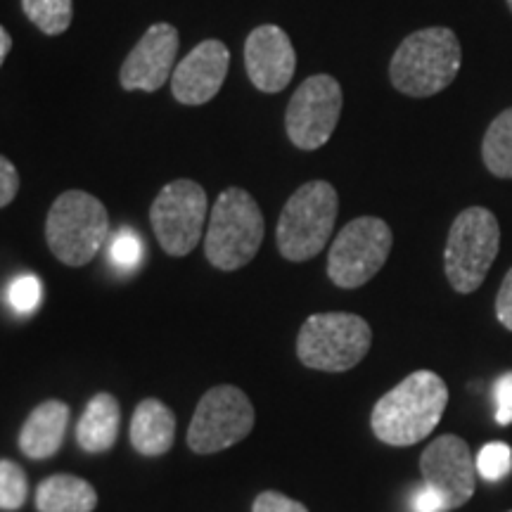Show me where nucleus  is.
Returning a JSON list of instances; mask_svg holds the SVG:
<instances>
[{"mask_svg":"<svg viewBox=\"0 0 512 512\" xmlns=\"http://www.w3.org/2000/svg\"><path fill=\"white\" fill-rule=\"evenodd\" d=\"M230 50L226 43L209 38L195 46L171 74V93L183 105H207L221 91L228 76Z\"/></svg>","mask_w":512,"mask_h":512,"instance_id":"nucleus-14","label":"nucleus"},{"mask_svg":"<svg viewBox=\"0 0 512 512\" xmlns=\"http://www.w3.org/2000/svg\"><path fill=\"white\" fill-rule=\"evenodd\" d=\"M373 330L354 313H316L306 318L297 337V356L306 368L344 373L366 358Z\"/></svg>","mask_w":512,"mask_h":512,"instance_id":"nucleus-6","label":"nucleus"},{"mask_svg":"<svg viewBox=\"0 0 512 512\" xmlns=\"http://www.w3.org/2000/svg\"><path fill=\"white\" fill-rule=\"evenodd\" d=\"M252 512H309V510H306L304 503L292 501V498L278 494V491H264V494H259V498L254 501Z\"/></svg>","mask_w":512,"mask_h":512,"instance_id":"nucleus-27","label":"nucleus"},{"mask_svg":"<svg viewBox=\"0 0 512 512\" xmlns=\"http://www.w3.org/2000/svg\"><path fill=\"white\" fill-rule=\"evenodd\" d=\"M178 55V29L152 24L121 64L119 83L126 91L155 93L171 79Z\"/></svg>","mask_w":512,"mask_h":512,"instance_id":"nucleus-13","label":"nucleus"},{"mask_svg":"<svg viewBox=\"0 0 512 512\" xmlns=\"http://www.w3.org/2000/svg\"><path fill=\"white\" fill-rule=\"evenodd\" d=\"M98 494L93 484L74 475H53L36 489L38 512H93Z\"/></svg>","mask_w":512,"mask_h":512,"instance_id":"nucleus-19","label":"nucleus"},{"mask_svg":"<svg viewBox=\"0 0 512 512\" xmlns=\"http://www.w3.org/2000/svg\"><path fill=\"white\" fill-rule=\"evenodd\" d=\"M510 512H512V510H510Z\"/></svg>","mask_w":512,"mask_h":512,"instance_id":"nucleus-33","label":"nucleus"},{"mask_svg":"<svg viewBox=\"0 0 512 512\" xmlns=\"http://www.w3.org/2000/svg\"><path fill=\"white\" fill-rule=\"evenodd\" d=\"M463 50L451 29L430 27L403 38L389 64L394 88L408 98H432L460 72Z\"/></svg>","mask_w":512,"mask_h":512,"instance_id":"nucleus-2","label":"nucleus"},{"mask_svg":"<svg viewBox=\"0 0 512 512\" xmlns=\"http://www.w3.org/2000/svg\"><path fill=\"white\" fill-rule=\"evenodd\" d=\"M392 228L375 216H361L339 230L328 254V275L342 290H356L373 280L392 252Z\"/></svg>","mask_w":512,"mask_h":512,"instance_id":"nucleus-8","label":"nucleus"},{"mask_svg":"<svg viewBox=\"0 0 512 512\" xmlns=\"http://www.w3.org/2000/svg\"><path fill=\"white\" fill-rule=\"evenodd\" d=\"M496 401V422L498 425H512V373H505L496 380L491 389Z\"/></svg>","mask_w":512,"mask_h":512,"instance_id":"nucleus-26","label":"nucleus"},{"mask_svg":"<svg viewBox=\"0 0 512 512\" xmlns=\"http://www.w3.org/2000/svg\"><path fill=\"white\" fill-rule=\"evenodd\" d=\"M446 403V382L432 370H418L375 403L370 427L382 444L413 446L434 432Z\"/></svg>","mask_w":512,"mask_h":512,"instance_id":"nucleus-1","label":"nucleus"},{"mask_svg":"<svg viewBox=\"0 0 512 512\" xmlns=\"http://www.w3.org/2000/svg\"><path fill=\"white\" fill-rule=\"evenodd\" d=\"M119 425V401L112 394H95L76 425V441L86 453H105L117 441Z\"/></svg>","mask_w":512,"mask_h":512,"instance_id":"nucleus-18","label":"nucleus"},{"mask_svg":"<svg viewBox=\"0 0 512 512\" xmlns=\"http://www.w3.org/2000/svg\"><path fill=\"white\" fill-rule=\"evenodd\" d=\"M482 157L491 174L512 178V107L491 121L484 136Z\"/></svg>","mask_w":512,"mask_h":512,"instance_id":"nucleus-20","label":"nucleus"},{"mask_svg":"<svg viewBox=\"0 0 512 512\" xmlns=\"http://www.w3.org/2000/svg\"><path fill=\"white\" fill-rule=\"evenodd\" d=\"M413 508L415 512H444L448 510L444 498H441L437 491L430 489V486H420L413 496Z\"/></svg>","mask_w":512,"mask_h":512,"instance_id":"nucleus-30","label":"nucleus"},{"mask_svg":"<svg viewBox=\"0 0 512 512\" xmlns=\"http://www.w3.org/2000/svg\"><path fill=\"white\" fill-rule=\"evenodd\" d=\"M477 472L486 482H498L512 470V448L503 441L486 444L475 460Z\"/></svg>","mask_w":512,"mask_h":512,"instance_id":"nucleus-23","label":"nucleus"},{"mask_svg":"<svg viewBox=\"0 0 512 512\" xmlns=\"http://www.w3.org/2000/svg\"><path fill=\"white\" fill-rule=\"evenodd\" d=\"M420 470L425 484L444 498L446 508H460L475 494V472L477 465L472 463L470 446L456 434H444L434 439L422 451Z\"/></svg>","mask_w":512,"mask_h":512,"instance_id":"nucleus-12","label":"nucleus"},{"mask_svg":"<svg viewBox=\"0 0 512 512\" xmlns=\"http://www.w3.org/2000/svg\"><path fill=\"white\" fill-rule=\"evenodd\" d=\"M110 235V214L98 197L83 190H67L57 197L46 219L50 252L64 266H86L105 247Z\"/></svg>","mask_w":512,"mask_h":512,"instance_id":"nucleus-4","label":"nucleus"},{"mask_svg":"<svg viewBox=\"0 0 512 512\" xmlns=\"http://www.w3.org/2000/svg\"><path fill=\"white\" fill-rule=\"evenodd\" d=\"M145 256V249H143V242L133 230H119L117 235H114L112 242H110V261L112 266L121 268V271H131V268H136L140 261H143Z\"/></svg>","mask_w":512,"mask_h":512,"instance_id":"nucleus-24","label":"nucleus"},{"mask_svg":"<svg viewBox=\"0 0 512 512\" xmlns=\"http://www.w3.org/2000/svg\"><path fill=\"white\" fill-rule=\"evenodd\" d=\"M176 439V415L159 399L138 403L131 420V444L140 456H164Z\"/></svg>","mask_w":512,"mask_h":512,"instance_id":"nucleus-17","label":"nucleus"},{"mask_svg":"<svg viewBox=\"0 0 512 512\" xmlns=\"http://www.w3.org/2000/svg\"><path fill=\"white\" fill-rule=\"evenodd\" d=\"M69 427V406L67 403L50 399L43 401L29 413L24 422L22 432H19V448L24 456L34 460H46L55 456L64 444Z\"/></svg>","mask_w":512,"mask_h":512,"instance_id":"nucleus-16","label":"nucleus"},{"mask_svg":"<svg viewBox=\"0 0 512 512\" xmlns=\"http://www.w3.org/2000/svg\"><path fill=\"white\" fill-rule=\"evenodd\" d=\"M207 211V192L200 183L181 178L164 185L150 209L152 230L164 252L185 256L200 245Z\"/></svg>","mask_w":512,"mask_h":512,"instance_id":"nucleus-10","label":"nucleus"},{"mask_svg":"<svg viewBox=\"0 0 512 512\" xmlns=\"http://www.w3.org/2000/svg\"><path fill=\"white\" fill-rule=\"evenodd\" d=\"M27 472L15 460H0V510L15 512L27 503Z\"/></svg>","mask_w":512,"mask_h":512,"instance_id":"nucleus-22","label":"nucleus"},{"mask_svg":"<svg viewBox=\"0 0 512 512\" xmlns=\"http://www.w3.org/2000/svg\"><path fill=\"white\" fill-rule=\"evenodd\" d=\"M501 228L496 216L484 207L460 211L446 240V278L460 294L477 292L494 264Z\"/></svg>","mask_w":512,"mask_h":512,"instance_id":"nucleus-7","label":"nucleus"},{"mask_svg":"<svg viewBox=\"0 0 512 512\" xmlns=\"http://www.w3.org/2000/svg\"><path fill=\"white\" fill-rule=\"evenodd\" d=\"M339 211L337 190L328 181L304 183L287 200L280 214L275 240L287 261H309L323 252L335 230Z\"/></svg>","mask_w":512,"mask_h":512,"instance_id":"nucleus-5","label":"nucleus"},{"mask_svg":"<svg viewBox=\"0 0 512 512\" xmlns=\"http://www.w3.org/2000/svg\"><path fill=\"white\" fill-rule=\"evenodd\" d=\"M264 214L247 190H223L209 214L204 254L219 271L247 266L264 242Z\"/></svg>","mask_w":512,"mask_h":512,"instance_id":"nucleus-3","label":"nucleus"},{"mask_svg":"<svg viewBox=\"0 0 512 512\" xmlns=\"http://www.w3.org/2000/svg\"><path fill=\"white\" fill-rule=\"evenodd\" d=\"M342 114V86L328 74L306 79L285 112L287 138L299 150H318L335 133Z\"/></svg>","mask_w":512,"mask_h":512,"instance_id":"nucleus-11","label":"nucleus"},{"mask_svg":"<svg viewBox=\"0 0 512 512\" xmlns=\"http://www.w3.org/2000/svg\"><path fill=\"white\" fill-rule=\"evenodd\" d=\"M10 48H12V38H10L8 31L0 27V67H3V62H5V57H8Z\"/></svg>","mask_w":512,"mask_h":512,"instance_id":"nucleus-31","label":"nucleus"},{"mask_svg":"<svg viewBox=\"0 0 512 512\" xmlns=\"http://www.w3.org/2000/svg\"><path fill=\"white\" fill-rule=\"evenodd\" d=\"M254 406L233 384L209 389L197 403L188 427V446L200 456L226 451L252 432Z\"/></svg>","mask_w":512,"mask_h":512,"instance_id":"nucleus-9","label":"nucleus"},{"mask_svg":"<svg viewBox=\"0 0 512 512\" xmlns=\"http://www.w3.org/2000/svg\"><path fill=\"white\" fill-rule=\"evenodd\" d=\"M41 297H43V287L38 283L36 275H19V278L12 280L8 290L10 306L17 313H22V316L34 313L38 309V304H41Z\"/></svg>","mask_w":512,"mask_h":512,"instance_id":"nucleus-25","label":"nucleus"},{"mask_svg":"<svg viewBox=\"0 0 512 512\" xmlns=\"http://www.w3.org/2000/svg\"><path fill=\"white\" fill-rule=\"evenodd\" d=\"M508 5H510V10H512V0H508Z\"/></svg>","mask_w":512,"mask_h":512,"instance_id":"nucleus-32","label":"nucleus"},{"mask_svg":"<svg viewBox=\"0 0 512 512\" xmlns=\"http://www.w3.org/2000/svg\"><path fill=\"white\" fill-rule=\"evenodd\" d=\"M22 10L46 36H60L74 17L72 0H22Z\"/></svg>","mask_w":512,"mask_h":512,"instance_id":"nucleus-21","label":"nucleus"},{"mask_svg":"<svg viewBox=\"0 0 512 512\" xmlns=\"http://www.w3.org/2000/svg\"><path fill=\"white\" fill-rule=\"evenodd\" d=\"M496 316H498V320H501L503 328L512 330V268L508 271V275L503 278L501 290H498Z\"/></svg>","mask_w":512,"mask_h":512,"instance_id":"nucleus-29","label":"nucleus"},{"mask_svg":"<svg viewBox=\"0 0 512 512\" xmlns=\"http://www.w3.org/2000/svg\"><path fill=\"white\" fill-rule=\"evenodd\" d=\"M245 67L249 81L261 93L285 91L297 69V53L290 36L275 24L256 27L245 43Z\"/></svg>","mask_w":512,"mask_h":512,"instance_id":"nucleus-15","label":"nucleus"},{"mask_svg":"<svg viewBox=\"0 0 512 512\" xmlns=\"http://www.w3.org/2000/svg\"><path fill=\"white\" fill-rule=\"evenodd\" d=\"M19 192V174L8 157L0 155V209L8 207Z\"/></svg>","mask_w":512,"mask_h":512,"instance_id":"nucleus-28","label":"nucleus"}]
</instances>
